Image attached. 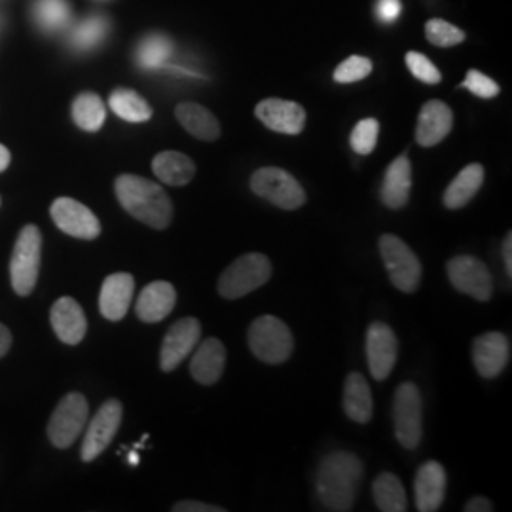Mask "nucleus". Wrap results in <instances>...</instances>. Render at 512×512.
I'll return each instance as SVG.
<instances>
[{
    "label": "nucleus",
    "mask_w": 512,
    "mask_h": 512,
    "mask_svg": "<svg viewBox=\"0 0 512 512\" xmlns=\"http://www.w3.org/2000/svg\"><path fill=\"white\" fill-rule=\"evenodd\" d=\"M401 10H403L401 0H380L378 8H376L378 18L382 19L384 23H393L401 16Z\"/></svg>",
    "instance_id": "obj_39"
},
{
    "label": "nucleus",
    "mask_w": 512,
    "mask_h": 512,
    "mask_svg": "<svg viewBox=\"0 0 512 512\" xmlns=\"http://www.w3.org/2000/svg\"><path fill=\"white\" fill-rule=\"evenodd\" d=\"M448 277L459 293L469 294L478 302H488L494 294V281L490 270L475 256H454L448 266Z\"/></svg>",
    "instance_id": "obj_10"
},
{
    "label": "nucleus",
    "mask_w": 512,
    "mask_h": 512,
    "mask_svg": "<svg viewBox=\"0 0 512 512\" xmlns=\"http://www.w3.org/2000/svg\"><path fill=\"white\" fill-rule=\"evenodd\" d=\"M452 126H454L452 109L439 99L427 101L421 107L418 128H416V141L420 147H435L448 137Z\"/></svg>",
    "instance_id": "obj_18"
},
{
    "label": "nucleus",
    "mask_w": 512,
    "mask_h": 512,
    "mask_svg": "<svg viewBox=\"0 0 512 512\" xmlns=\"http://www.w3.org/2000/svg\"><path fill=\"white\" fill-rule=\"evenodd\" d=\"M135 293V279L131 274H112L103 281L99 294V310L109 321H120L126 317Z\"/></svg>",
    "instance_id": "obj_20"
},
{
    "label": "nucleus",
    "mask_w": 512,
    "mask_h": 512,
    "mask_svg": "<svg viewBox=\"0 0 512 512\" xmlns=\"http://www.w3.org/2000/svg\"><path fill=\"white\" fill-rule=\"evenodd\" d=\"M272 277V262L262 253L236 258L219 279V293L226 300H238L266 285Z\"/></svg>",
    "instance_id": "obj_4"
},
{
    "label": "nucleus",
    "mask_w": 512,
    "mask_h": 512,
    "mask_svg": "<svg viewBox=\"0 0 512 512\" xmlns=\"http://www.w3.org/2000/svg\"><path fill=\"white\" fill-rule=\"evenodd\" d=\"M154 175L169 186H184L196 175V164L177 150H164L152 160Z\"/></svg>",
    "instance_id": "obj_25"
},
{
    "label": "nucleus",
    "mask_w": 512,
    "mask_h": 512,
    "mask_svg": "<svg viewBox=\"0 0 512 512\" xmlns=\"http://www.w3.org/2000/svg\"><path fill=\"white\" fill-rule=\"evenodd\" d=\"M410 190H412V164L406 156H399L385 171L382 202L385 207L399 211L410 200Z\"/></svg>",
    "instance_id": "obj_23"
},
{
    "label": "nucleus",
    "mask_w": 512,
    "mask_h": 512,
    "mask_svg": "<svg viewBox=\"0 0 512 512\" xmlns=\"http://www.w3.org/2000/svg\"><path fill=\"white\" fill-rule=\"evenodd\" d=\"M406 67L423 84H439L442 80V74L433 65V61L429 57L420 54V52H408L406 54Z\"/></svg>",
    "instance_id": "obj_37"
},
{
    "label": "nucleus",
    "mask_w": 512,
    "mask_h": 512,
    "mask_svg": "<svg viewBox=\"0 0 512 512\" xmlns=\"http://www.w3.org/2000/svg\"><path fill=\"white\" fill-rule=\"evenodd\" d=\"M107 109L97 93H80L73 103L74 124L84 131H99L105 124Z\"/></svg>",
    "instance_id": "obj_30"
},
{
    "label": "nucleus",
    "mask_w": 512,
    "mask_h": 512,
    "mask_svg": "<svg viewBox=\"0 0 512 512\" xmlns=\"http://www.w3.org/2000/svg\"><path fill=\"white\" fill-rule=\"evenodd\" d=\"M50 321L57 338L69 346L80 344L88 332L84 310L71 296H63L55 302L50 311Z\"/></svg>",
    "instance_id": "obj_17"
},
{
    "label": "nucleus",
    "mask_w": 512,
    "mask_h": 512,
    "mask_svg": "<svg viewBox=\"0 0 512 512\" xmlns=\"http://www.w3.org/2000/svg\"><path fill=\"white\" fill-rule=\"evenodd\" d=\"M247 342L256 359L268 365H281L293 355V332L274 315L255 319L247 332Z\"/></svg>",
    "instance_id": "obj_3"
},
{
    "label": "nucleus",
    "mask_w": 512,
    "mask_h": 512,
    "mask_svg": "<svg viewBox=\"0 0 512 512\" xmlns=\"http://www.w3.org/2000/svg\"><path fill=\"white\" fill-rule=\"evenodd\" d=\"M173 54V44L164 35H150L139 44L137 63L143 69H160Z\"/></svg>",
    "instance_id": "obj_31"
},
{
    "label": "nucleus",
    "mask_w": 512,
    "mask_h": 512,
    "mask_svg": "<svg viewBox=\"0 0 512 512\" xmlns=\"http://www.w3.org/2000/svg\"><path fill=\"white\" fill-rule=\"evenodd\" d=\"M71 16L69 4L65 0H37L35 18L46 31H57Z\"/></svg>",
    "instance_id": "obj_33"
},
{
    "label": "nucleus",
    "mask_w": 512,
    "mask_h": 512,
    "mask_svg": "<svg viewBox=\"0 0 512 512\" xmlns=\"http://www.w3.org/2000/svg\"><path fill=\"white\" fill-rule=\"evenodd\" d=\"M251 188L256 196L285 211H294L306 203L302 184L281 167H262L255 171L251 177Z\"/></svg>",
    "instance_id": "obj_7"
},
{
    "label": "nucleus",
    "mask_w": 512,
    "mask_h": 512,
    "mask_svg": "<svg viewBox=\"0 0 512 512\" xmlns=\"http://www.w3.org/2000/svg\"><path fill=\"white\" fill-rule=\"evenodd\" d=\"M372 73V61L363 55H351L344 63H340L334 71V80L338 84H353L365 80Z\"/></svg>",
    "instance_id": "obj_36"
},
{
    "label": "nucleus",
    "mask_w": 512,
    "mask_h": 512,
    "mask_svg": "<svg viewBox=\"0 0 512 512\" xmlns=\"http://www.w3.org/2000/svg\"><path fill=\"white\" fill-rule=\"evenodd\" d=\"M175 116L192 137L200 141H217L220 137V124L217 116L211 110L205 109L198 103H181L175 109Z\"/></svg>",
    "instance_id": "obj_24"
},
{
    "label": "nucleus",
    "mask_w": 512,
    "mask_h": 512,
    "mask_svg": "<svg viewBox=\"0 0 512 512\" xmlns=\"http://www.w3.org/2000/svg\"><path fill=\"white\" fill-rule=\"evenodd\" d=\"M226 366V348L219 338H207L190 361L192 378L202 385L217 384Z\"/></svg>",
    "instance_id": "obj_22"
},
{
    "label": "nucleus",
    "mask_w": 512,
    "mask_h": 512,
    "mask_svg": "<svg viewBox=\"0 0 512 512\" xmlns=\"http://www.w3.org/2000/svg\"><path fill=\"white\" fill-rule=\"evenodd\" d=\"M425 38L433 46L452 48V46H458L465 40V33L459 27L444 21V19H429L427 25H425Z\"/></svg>",
    "instance_id": "obj_34"
},
{
    "label": "nucleus",
    "mask_w": 512,
    "mask_h": 512,
    "mask_svg": "<svg viewBox=\"0 0 512 512\" xmlns=\"http://www.w3.org/2000/svg\"><path fill=\"white\" fill-rule=\"evenodd\" d=\"M12 348V332L0 325V359Z\"/></svg>",
    "instance_id": "obj_42"
},
{
    "label": "nucleus",
    "mask_w": 512,
    "mask_h": 512,
    "mask_svg": "<svg viewBox=\"0 0 512 512\" xmlns=\"http://www.w3.org/2000/svg\"><path fill=\"white\" fill-rule=\"evenodd\" d=\"M494 505L490 499L486 497H473L467 505H465V512H492Z\"/></svg>",
    "instance_id": "obj_41"
},
{
    "label": "nucleus",
    "mask_w": 512,
    "mask_h": 512,
    "mask_svg": "<svg viewBox=\"0 0 512 512\" xmlns=\"http://www.w3.org/2000/svg\"><path fill=\"white\" fill-rule=\"evenodd\" d=\"M399 357V340L385 323H372L366 330V361L374 380L384 382Z\"/></svg>",
    "instance_id": "obj_12"
},
{
    "label": "nucleus",
    "mask_w": 512,
    "mask_h": 512,
    "mask_svg": "<svg viewBox=\"0 0 512 512\" xmlns=\"http://www.w3.org/2000/svg\"><path fill=\"white\" fill-rule=\"evenodd\" d=\"M482 183H484V167L480 164L467 165L446 188L442 202L448 209H461L475 198Z\"/></svg>",
    "instance_id": "obj_26"
},
{
    "label": "nucleus",
    "mask_w": 512,
    "mask_h": 512,
    "mask_svg": "<svg viewBox=\"0 0 512 512\" xmlns=\"http://www.w3.org/2000/svg\"><path fill=\"white\" fill-rule=\"evenodd\" d=\"M372 495L378 509L384 512H404L408 509V499L403 482L393 473H382L372 484Z\"/></svg>",
    "instance_id": "obj_29"
},
{
    "label": "nucleus",
    "mask_w": 512,
    "mask_h": 512,
    "mask_svg": "<svg viewBox=\"0 0 512 512\" xmlns=\"http://www.w3.org/2000/svg\"><path fill=\"white\" fill-rule=\"evenodd\" d=\"M363 461L349 452H332L317 469V497L327 511L353 509L363 480Z\"/></svg>",
    "instance_id": "obj_1"
},
{
    "label": "nucleus",
    "mask_w": 512,
    "mask_h": 512,
    "mask_svg": "<svg viewBox=\"0 0 512 512\" xmlns=\"http://www.w3.org/2000/svg\"><path fill=\"white\" fill-rule=\"evenodd\" d=\"M378 135H380V124H378V120L365 118V120H361V122L353 128V131H351V148H353L357 154L366 156V154H370V152L376 148Z\"/></svg>",
    "instance_id": "obj_35"
},
{
    "label": "nucleus",
    "mask_w": 512,
    "mask_h": 512,
    "mask_svg": "<svg viewBox=\"0 0 512 512\" xmlns=\"http://www.w3.org/2000/svg\"><path fill=\"white\" fill-rule=\"evenodd\" d=\"M175 512H224L219 505H207V503H200V501H181L173 507Z\"/></svg>",
    "instance_id": "obj_40"
},
{
    "label": "nucleus",
    "mask_w": 512,
    "mask_h": 512,
    "mask_svg": "<svg viewBox=\"0 0 512 512\" xmlns=\"http://www.w3.org/2000/svg\"><path fill=\"white\" fill-rule=\"evenodd\" d=\"M122 416H124V406L118 399H110L97 410V414L93 416L86 429V437L80 452L82 461L90 463L109 448L110 442L116 437L122 425Z\"/></svg>",
    "instance_id": "obj_11"
},
{
    "label": "nucleus",
    "mask_w": 512,
    "mask_h": 512,
    "mask_svg": "<svg viewBox=\"0 0 512 512\" xmlns=\"http://www.w3.org/2000/svg\"><path fill=\"white\" fill-rule=\"evenodd\" d=\"M90 416V406L82 393H69L55 406L48 423V437L55 448L65 450L84 431Z\"/></svg>",
    "instance_id": "obj_9"
},
{
    "label": "nucleus",
    "mask_w": 512,
    "mask_h": 512,
    "mask_svg": "<svg viewBox=\"0 0 512 512\" xmlns=\"http://www.w3.org/2000/svg\"><path fill=\"white\" fill-rule=\"evenodd\" d=\"M395 437L406 450L420 446L423 437V404L420 389L410 382L401 385L393 401Z\"/></svg>",
    "instance_id": "obj_8"
},
{
    "label": "nucleus",
    "mask_w": 512,
    "mask_h": 512,
    "mask_svg": "<svg viewBox=\"0 0 512 512\" xmlns=\"http://www.w3.org/2000/svg\"><path fill=\"white\" fill-rule=\"evenodd\" d=\"M109 33V21L103 16L84 19L73 33V44L78 50H92Z\"/></svg>",
    "instance_id": "obj_32"
},
{
    "label": "nucleus",
    "mask_w": 512,
    "mask_h": 512,
    "mask_svg": "<svg viewBox=\"0 0 512 512\" xmlns=\"http://www.w3.org/2000/svg\"><path fill=\"white\" fill-rule=\"evenodd\" d=\"M461 88L469 90V92L482 97V99H494L499 95V86L490 76L480 73V71H469L467 78L461 82Z\"/></svg>",
    "instance_id": "obj_38"
},
{
    "label": "nucleus",
    "mask_w": 512,
    "mask_h": 512,
    "mask_svg": "<svg viewBox=\"0 0 512 512\" xmlns=\"http://www.w3.org/2000/svg\"><path fill=\"white\" fill-rule=\"evenodd\" d=\"M116 198L131 217L154 230H165L173 220V203L160 184L139 175H120L114 183Z\"/></svg>",
    "instance_id": "obj_2"
},
{
    "label": "nucleus",
    "mask_w": 512,
    "mask_h": 512,
    "mask_svg": "<svg viewBox=\"0 0 512 512\" xmlns=\"http://www.w3.org/2000/svg\"><path fill=\"white\" fill-rule=\"evenodd\" d=\"M414 492L418 511H439L446 495V471L439 461H427L421 465L414 482Z\"/></svg>",
    "instance_id": "obj_19"
},
{
    "label": "nucleus",
    "mask_w": 512,
    "mask_h": 512,
    "mask_svg": "<svg viewBox=\"0 0 512 512\" xmlns=\"http://www.w3.org/2000/svg\"><path fill=\"white\" fill-rule=\"evenodd\" d=\"M202 338V325L194 317L179 319L171 325L165 334L162 351H160V366L164 372H173L184 359L196 349Z\"/></svg>",
    "instance_id": "obj_13"
},
{
    "label": "nucleus",
    "mask_w": 512,
    "mask_h": 512,
    "mask_svg": "<svg viewBox=\"0 0 512 512\" xmlns=\"http://www.w3.org/2000/svg\"><path fill=\"white\" fill-rule=\"evenodd\" d=\"M177 302V291L167 281H154L147 285L137 300V317L143 323H160L173 311Z\"/></svg>",
    "instance_id": "obj_21"
},
{
    "label": "nucleus",
    "mask_w": 512,
    "mask_h": 512,
    "mask_svg": "<svg viewBox=\"0 0 512 512\" xmlns=\"http://www.w3.org/2000/svg\"><path fill=\"white\" fill-rule=\"evenodd\" d=\"M109 105L116 116L131 124H141L152 118V109L147 101L128 88H118L110 93Z\"/></svg>",
    "instance_id": "obj_28"
},
{
    "label": "nucleus",
    "mask_w": 512,
    "mask_h": 512,
    "mask_svg": "<svg viewBox=\"0 0 512 512\" xmlns=\"http://www.w3.org/2000/svg\"><path fill=\"white\" fill-rule=\"evenodd\" d=\"M380 255L391 283L401 293H416L421 281V262L403 239L384 234L380 238Z\"/></svg>",
    "instance_id": "obj_6"
},
{
    "label": "nucleus",
    "mask_w": 512,
    "mask_h": 512,
    "mask_svg": "<svg viewBox=\"0 0 512 512\" xmlns=\"http://www.w3.org/2000/svg\"><path fill=\"white\" fill-rule=\"evenodd\" d=\"M255 114L266 128L283 135H298L306 126V110L294 101L264 99L256 105Z\"/></svg>",
    "instance_id": "obj_16"
},
{
    "label": "nucleus",
    "mask_w": 512,
    "mask_h": 512,
    "mask_svg": "<svg viewBox=\"0 0 512 512\" xmlns=\"http://www.w3.org/2000/svg\"><path fill=\"white\" fill-rule=\"evenodd\" d=\"M40 258H42V234L35 224H27L19 232L18 241L12 253V262H10L12 287L19 296L33 293L37 285L38 272H40Z\"/></svg>",
    "instance_id": "obj_5"
},
{
    "label": "nucleus",
    "mask_w": 512,
    "mask_h": 512,
    "mask_svg": "<svg viewBox=\"0 0 512 512\" xmlns=\"http://www.w3.org/2000/svg\"><path fill=\"white\" fill-rule=\"evenodd\" d=\"M50 215L55 226L73 238L95 239L101 234V224L92 209L73 198H57L52 203Z\"/></svg>",
    "instance_id": "obj_14"
},
{
    "label": "nucleus",
    "mask_w": 512,
    "mask_h": 512,
    "mask_svg": "<svg viewBox=\"0 0 512 512\" xmlns=\"http://www.w3.org/2000/svg\"><path fill=\"white\" fill-rule=\"evenodd\" d=\"M511 359V342L501 332H486L478 336L473 342V365L476 372L486 378L494 380Z\"/></svg>",
    "instance_id": "obj_15"
},
{
    "label": "nucleus",
    "mask_w": 512,
    "mask_h": 512,
    "mask_svg": "<svg viewBox=\"0 0 512 512\" xmlns=\"http://www.w3.org/2000/svg\"><path fill=\"white\" fill-rule=\"evenodd\" d=\"M10 160H12L10 150L4 147V145H0V173H2V171H6V167L10 165Z\"/></svg>",
    "instance_id": "obj_44"
},
{
    "label": "nucleus",
    "mask_w": 512,
    "mask_h": 512,
    "mask_svg": "<svg viewBox=\"0 0 512 512\" xmlns=\"http://www.w3.org/2000/svg\"><path fill=\"white\" fill-rule=\"evenodd\" d=\"M344 410L349 420L368 423L372 420V391L365 376L351 372L344 387Z\"/></svg>",
    "instance_id": "obj_27"
},
{
    "label": "nucleus",
    "mask_w": 512,
    "mask_h": 512,
    "mask_svg": "<svg viewBox=\"0 0 512 512\" xmlns=\"http://www.w3.org/2000/svg\"><path fill=\"white\" fill-rule=\"evenodd\" d=\"M503 260H505L507 274L512 275V234H509L503 243Z\"/></svg>",
    "instance_id": "obj_43"
}]
</instances>
